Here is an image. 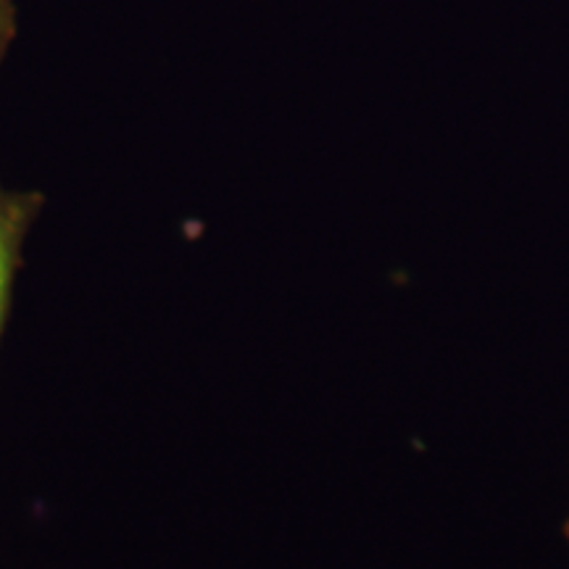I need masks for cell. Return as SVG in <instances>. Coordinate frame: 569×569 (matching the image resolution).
<instances>
[{"instance_id": "cell-2", "label": "cell", "mask_w": 569, "mask_h": 569, "mask_svg": "<svg viewBox=\"0 0 569 569\" xmlns=\"http://www.w3.org/2000/svg\"><path fill=\"white\" fill-rule=\"evenodd\" d=\"M17 3L13 0H0V61L9 53L13 38H17Z\"/></svg>"}, {"instance_id": "cell-3", "label": "cell", "mask_w": 569, "mask_h": 569, "mask_svg": "<svg viewBox=\"0 0 569 569\" xmlns=\"http://www.w3.org/2000/svg\"><path fill=\"white\" fill-rule=\"evenodd\" d=\"M567 538H569V522H567Z\"/></svg>"}, {"instance_id": "cell-1", "label": "cell", "mask_w": 569, "mask_h": 569, "mask_svg": "<svg viewBox=\"0 0 569 569\" xmlns=\"http://www.w3.org/2000/svg\"><path fill=\"white\" fill-rule=\"evenodd\" d=\"M46 198L38 190H13L0 184V340L13 301L24 243L38 222Z\"/></svg>"}]
</instances>
